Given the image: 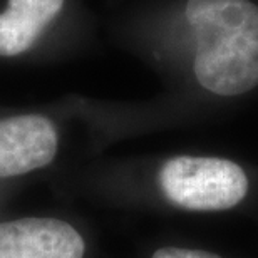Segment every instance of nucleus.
<instances>
[{"instance_id":"39448f33","label":"nucleus","mask_w":258,"mask_h":258,"mask_svg":"<svg viewBox=\"0 0 258 258\" xmlns=\"http://www.w3.org/2000/svg\"><path fill=\"white\" fill-rule=\"evenodd\" d=\"M66 0H9L0 14V55L24 54L57 17Z\"/></svg>"},{"instance_id":"7ed1b4c3","label":"nucleus","mask_w":258,"mask_h":258,"mask_svg":"<svg viewBox=\"0 0 258 258\" xmlns=\"http://www.w3.org/2000/svg\"><path fill=\"white\" fill-rule=\"evenodd\" d=\"M84 240L55 218H22L0 223V258H82Z\"/></svg>"},{"instance_id":"423d86ee","label":"nucleus","mask_w":258,"mask_h":258,"mask_svg":"<svg viewBox=\"0 0 258 258\" xmlns=\"http://www.w3.org/2000/svg\"><path fill=\"white\" fill-rule=\"evenodd\" d=\"M153 258H221L215 253L203 250H188V248H178V246H164L159 248Z\"/></svg>"},{"instance_id":"f257e3e1","label":"nucleus","mask_w":258,"mask_h":258,"mask_svg":"<svg viewBox=\"0 0 258 258\" xmlns=\"http://www.w3.org/2000/svg\"><path fill=\"white\" fill-rule=\"evenodd\" d=\"M196 40L195 76L218 96H240L258 86V5L251 0H188Z\"/></svg>"},{"instance_id":"20e7f679","label":"nucleus","mask_w":258,"mask_h":258,"mask_svg":"<svg viewBox=\"0 0 258 258\" xmlns=\"http://www.w3.org/2000/svg\"><path fill=\"white\" fill-rule=\"evenodd\" d=\"M57 153V131L47 117L15 116L0 121V178L44 168Z\"/></svg>"},{"instance_id":"f03ea898","label":"nucleus","mask_w":258,"mask_h":258,"mask_svg":"<svg viewBox=\"0 0 258 258\" xmlns=\"http://www.w3.org/2000/svg\"><path fill=\"white\" fill-rule=\"evenodd\" d=\"M159 186L179 208L218 211L243 201L248 193V178L240 164L230 159L178 156L163 164Z\"/></svg>"}]
</instances>
